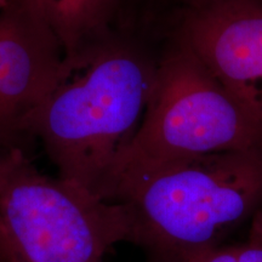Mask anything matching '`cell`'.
Returning <instances> with one entry per match:
<instances>
[{"label":"cell","instance_id":"5b68a950","mask_svg":"<svg viewBox=\"0 0 262 262\" xmlns=\"http://www.w3.org/2000/svg\"><path fill=\"white\" fill-rule=\"evenodd\" d=\"M64 52L21 0L0 10V150L28 152L33 120L60 79Z\"/></svg>","mask_w":262,"mask_h":262},{"label":"cell","instance_id":"52a82bcc","mask_svg":"<svg viewBox=\"0 0 262 262\" xmlns=\"http://www.w3.org/2000/svg\"><path fill=\"white\" fill-rule=\"evenodd\" d=\"M51 29L66 57L108 37L116 0H21Z\"/></svg>","mask_w":262,"mask_h":262},{"label":"cell","instance_id":"8992f818","mask_svg":"<svg viewBox=\"0 0 262 262\" xmlns=\"http://www.w3.org/2000/svg\"><path fill=\"white\" fill-rule=\"evenodd\" d=\"M182 40L262 133V6L243 0L204 6L185 22Z\"/></svg>","mask_w":262,"mask_h":262},{"label":"cell","instance_id":"7a4b0ae2","mask_svg":"<svg viewBox=\"0 0 262 262\" xmlns=\"http://www.w3.org/2000/svg\"><path fill=\"white\" fill-rule=\"evenodd\" d=\"M145 262H195L262 210V148L152 165L118 182Z\"/></svg>","mask_w":262,"mask_h":262},{"label":"cell","instance_id":"ba28073f","mask_svg":"<svg viewBox=\"0 0 262 262\" xmlns=\"http://www.w3.org/2000/svg\"><path fill=\"white\" fill-rule=\"evenodd\" d=\"M195 262H262V210L254 216L243 241L221 245Z\"/></svg>","mask_w":262,"mask_h":262},{"label":"cell","instance_id":"277c9868","mask_svg":"<svg viewBox=\"0 0 262 262\" xmlns=\"http://www.w3.org/2000/svg\"><path fill=\"white\" fill-rule=\"evenodd\" d=\"M262 148V133L248 111L186 47L157 67L141 127L118 160L104 199L124 178L176 160Z\"/></svg>","mask_w":262,"mask_h":262},{"label":"cell","instance_id":"9c48e42d","mask_svg":"<svg viewBox=\"0 0 262 262\" xmlns=\"http://www.w3.org/2000/svg\"><path fill=\"white\" fill-rule=\"evenodd\" d=\"M0 262H11L10 258L8 247H6L4 234H3V228L2 224H0Z\"/></svg>","mask_w":262,"mask_h":262},{"label":"cell","instance_id":"6da1fadb","mask_svg":"<svg viewBox=\"0 0 262 262\" xmlns=\"http://www.w3.org/2000/svg\"><path fill=\"white\" fill-rule=\"evenodd\" d=\"M156 72L134 45L110 35L66 57L31 129L58 178L104 199L118 160L143 122Z\"/></svg>","mask_w":262,"mask_h":262},{"label":"cell","instance_id":"30bf717a","mask_svg":"<svg viewBox=\"0 0 262 262\" xmlns=\"http://www.w3.org/2000/svg\"><path fill=\"white\" fill-rule=\"evenodd\" d=\"M9 3V0H0V10H3Z\"/></svg>","mask_w":262,"mask_h":262},{"label":"cell","instance_id":"3957f363","mask_svg":"<svg viewBox=\"0 0 262 262\" xmlns=\"http://www.w3.org/2000/svg\"><path fill=\"white\" fill-rule=\"evenodd\" d=\"M0 224L11 262H103L130 228L123 204L51 178L21 148L0 150Z\"/></svg>","mask_w":262,"mask_h":262}]
</instances>
